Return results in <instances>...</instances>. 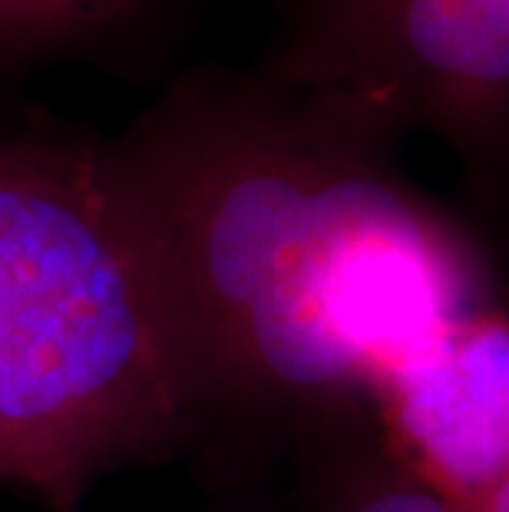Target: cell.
I'll return each instance as SVG.
<instances>
[{
	"label": "cell",
	"instance_id": "obj_2",
	"mask_svg": "<svg viewBox=\"0 0 509 512\" xmlns=\"http://www.w3.org/2000/svg\"><path fill=\"white\" fill-rule=\"evenodd\" d=\"M186 443L176 324L113 143L0 110V489L73 512Z\"/></svg>",
	"mask_w": 509,
	"mask_h": 512
},
{
	"label": "cell",
	"instance_id": "obj_5",
	"mask_svg": "<svg viewBox=\"0 0 509 512\" xmlns=\"http://www.w3.org/2000/svg\"><path fill=\"white\" fill-rule=\"evenodd\" d=\"M288 512H457L391 450L374 420L308 443L291 460Z\"/></svg>",
	"mask_w": 509,
	"mask_h": 512
},
{
	"label": "cell",
	"instance_id": "obj_3",
	"mask_svg": "<svg viewBox=\"0 0 509 512\" xmlns=\"http://www.w3.org/2000/svg\"><path fill=\"white\" fill-rule=\"evenodd\" d=\"M265 70L394 136L430 129L476 159L509 149V0H295Z\"/></svg>",
	"mask_w": 509,
	"mask_h": 512
},
{
	"label": "cell",
	"instance_id": "obj_6",
	"mask_svg": "<svg viewBox=\"0 0 509 512\" xmlns=\"http://www.w3.org/2000/svg\"><path fill=\"white\" fill-rule=\"evenodd\" d=\"M146 0H0V73L77 47Z\"/></svg>",
	"mask_w": 509,
	"mask_h": 512
},
{
	"label": "cell",
	"instance_id": "obj_7",
	"mask_svg": "<svg viewBox=\"0 0 509 512\" xmlns=\"http://www.w3.org/2000/svg\"><path fill=\"white\" fill-rule=\"evenodd\" d=\"M196 512H281L268 489H245V493H225V496H209V503Z\"/></svg>",
	"mask_w": 509,
	"mask_h": 512
},
{
	"label": "cell",
	"instance_id": "obj_1",
	"mask_svg": "<svg viewBox=\"0 0 509 512\" xmlns=\"http://www.w3.org/2000/svg\"><path fill=\"white\" fill-rule=\"evenodd\" d=\"M113 143L153 238L209 496L268 489L308 443L374 420L391 374L490 308L463 232L397 136L272 70L182 76Z\"/></svg>",
	"mask_w": 509,
	"mask_h": 512
},
{
	"label": "cell",
	"instance_id": "obj_4",
	"mask_svg": "<svg viewBox=\"0 0 509 512\" xmlns=\"http://www.w3.org/2000/svg\"><path fill=\"white\" fill-rule=\"evenodd\" d=\"M391 450L457 512L509 476V314H470L400 364L374 403Z\"/></svg>",
	"mask_w": 509,
	"mask_h": 512
}]
</instances>
